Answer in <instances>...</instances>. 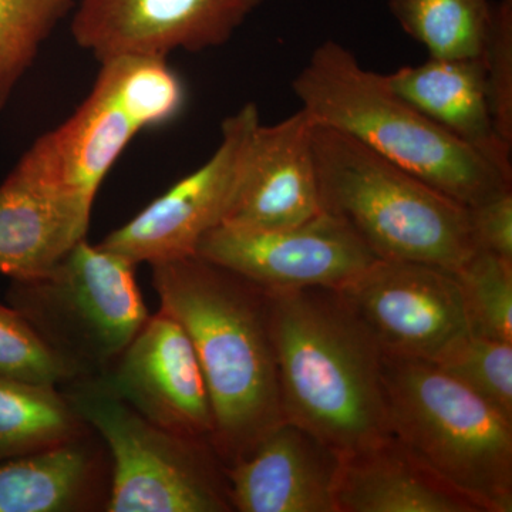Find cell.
<instances>
[{
  "label": "cell",
  "instance_id": "cell-5",
  "mask_svg": "<svg viewBox=\"0 0 512 512\" xmlns=\"http://www.w3.org/2000/svg\"><path fill=\"white\" fill-rule=\"evenodd\" d=\"M387 430L481 512L512 511V420L431 360L382 353Z\"/></svg>",
  "mask_w": 512,
  "mask_h": 512
},
{
  "label": "cell",
  "instance_id": "cell-7",
  "mask_svg": "<svg viewBox=\"0 0 512 512\" xmlns=\"http://www.w3.org/2000/svg\"><path fill=\"white\" fill-rule=\"evenodd\" d=\"M67 402L103 437L113 457L109 512H227V483L205 441L151 423L111 392L99 376L66 384Z\"/></svg>",
  "mask_w": 512,
  "mask_h": 512
},
{
  "label": "cell",
  "instance_id": "cell-1",
  "mask_svg": "<svg viewBox=\"0 0 512 512\" xmlns=\"http://www.w3.org/2000/svg\"><path fill=\"white\" fill-rule=\"evenodd\" d=\"M161 311L191 339L225 466L285 420L266 293L198 255L151 265Z\"/></svg>",
  "mask_w": 512,
  "mask_h": 512
},
{
  "label": "cell",
  "instance_id": "cell-17",
  "mask_svg": "<svg viewBox=\"0 0 512 512\" xmlns=\"http://www.w3.org/2000/svg\"><path fill=\"white\" fill-rule=\"evenodd\" d=\"M386 86L448 133L512 171L511 151L495 134L484 57H429L383 74Z\"/></svg>",
  "mask_w": 512,
  "mask_h": 512
},
{
  "label": "cell",
  "instance_id": "cell-23",
  "mask_svg": "<svg viewBox=\"0 0 512 512\" xmlns=\"http://www.w3.org/2000/svg\"><path fill=\"white\" fill-rule=\"evenodd\" d=\"M79 0H0V111L43 43Z\"/></svg>",
  "mask_w": 512,
  "mask_h": 512
},
{
  "label": "cell",
  "instance_id": "cell-25",
  "mask_svg": "<svg viewBox=\"0 0 512 512\" xmlns=\"http://www.w3.org/2000/svg\"><path fill=\"white\" fill-rule=\"evenodd\" d=\"M456 276L471 332L512 343V262L477 249Z\"/></svg>",
  "mask_w": 512,
  "mask_h": 512
},
{
  "label": "cell",
  "instance_id": "cell-9",
  "mask_svg": "<svg viewBox=\"0 0 512 512\" xmlns=\"http://www.w3.org/2000/svg\"><path fill=\"white\" fill-rule=\"evenodd\" d=\"M336 291L386 355L434 362L471 332L456 272L440 266L376 259Z\"/></svg>",
  "mask_w": 512,
  "mask_h": 512
},
{
  "label": "cell",
  "instance_id": "cell-12",
  "mask_svg": "<svg viewBox=\"0 0 512 512\" xmlns=\"http://www.w3.org/2000/svg\"><path fill=\"white\" fill-rule=\"evenodd\" d=\"M92 210L37 138L0 184V274L20 282L45 275L86 239Z\"/></svg>",
  "mask_w": 512,
  "mask_h": 512
},
{
  "label": "cell",
  "instance_id": "cell-19",
  "mask_svg": "<svg viewBox=\"0 0 512 512\" xmlns=\"http://www.w3.org/2000/svg\"><path fill=\"white\" fill-rule=\"evenodd\" d=\"M82 439L2 461L0 512L83 510L93 493L94 460Z\"/></svg>",
  "mask_w": 512,
  "mask_h": 512
},
{
  "label": "cell",
  "instance_id": "cell-11",
  "mask_svg": "<svg viewBox=\"0 0 512 512\" xmlns=\"http://www.w3.org/2000/svg\"><path fill=\"white\" fill-rule=\"evenodd\" d=\"M262 0H79L72 33L100 63L225 45Z\"/></svg>",
  "mask_w": 512,
  "mask_h": 512
},
{
  "label": "cell",
  "instance_id": "cell-15",
  "mask_svg": "<svg viewBox=\"0 0 512 512\" xmlns=\"http://www.w3.org/2000/svg\"><path fill=\"white\" fill-rule=\"evenodd\" d=\"M340 457L284 420L225 466L229 503L241 512H338Z\"/></svg>",
  "mask_w": 512,
  "mask_h": 512
},
{
  "label": "cell",
  "instance_id": "cell-21",
  "mask_svg": "<svg viewBox=\"0 0 512 512\" xmlns=\"http://www.w3.org/2000/svg\"><path fill=\"white\" fill-rule=\"evenodd\" d=\"M390 12L429 57L484 55L493 19L488 0H390Z\"/></svg>",
  "mask_w": 512,
  "mask_h": 512
},
{
  "label": "cell",
  "instance_id": "cell-27",
  "mask_svg": "<svg viewBox=\"0 0 512 512\" xmlns=\"http://www.w3.org/2000/svg\"><path fill=\"white\" fill-rule=\"evenodd\" d=\"M483 57L495 134L512 151V0L493 6Z\"/></svg>",
  "mask_w": 512,
  "mask_h": 512
},
{
  "label": "cell",
  "instance_id": "cell-6",
  "mask_svg": "<svg viewBox=\"0 0 512 512\" xmlns=\"http://www.w3.org/2000/svg\"><path fill=\"white\" fill-rule=\"evenodd\" d=\"M134 269L83 239L45 275L12 281L8 303L80 376H97L150 316Z\"/></svg>",
  "mask_w": 512,
  "mask_h": 512
},
{
  "label": "cell",
  "instance_id": "cell-26",
  "mask_svg": "<svg viewBox=\"0 0 512 512\" xmlns=\"http://www.w3.org/2000/svg\"><path fill=\"white\" fill-rule=\"evenodd\" d=\"M0 377L57 387L82 377L13 306L0 302Z\"/></svg>",
  "mask_w": 512,
  "mask_h": 512
},
{
  "label": "cell",
  "instance_id": "cell-22",
  "mask_svg": "<svg viewBox=\"0 0 512 512\" xmlns=\"http://www.w3.org/2000/svg\"><path fill=\"white\" fill-rule=\"evenodd\" d=\"M103 84L141 131L175 119L184 106V87L165 57L119 56L101 63Z\"/></svg>",
  "mask_w": 512,
  "mask_h": 512
},
{
  "label": "cell",
  "instance_id": "cell-28",
  "mask_svg": "<svg viewBox=\"0 0 512 512\" xmlns=\"http://www.w3.org/2000/svg\"><path fill=\"white\" fill-rule=\"evenodd\" d=\"M477 249L512 262V190L468 208Z\"/></svg>",
  "mask_w": 512,
  "mask_h": 512
},
{
  "label": "cell",
  "instance_id": "cell-13",
  "mask_svg": "<svg viewBox=\"0 0 512 512\" xmlns=\"http://www.w3.org/2000/svg\"><path fill=\"white\" fill-rule=\"evenodd\" d=\"M97 376L151 423L211 446L214 414L200 362L187 332L167 312L148 316L116 362Z\"/></svg>",
  "mask_w": 512,
  "mask_h": 512
},
{
  "label": "cell",
  "instance_id": "cell-3",
  "mask_svg": "<svg viewBox=\"0 0 512 512\" xmlns=\"http://www.w3.org/2000/svg\"><path fill=\"white\" fill-rule=\"evenodd\" d=\"M301 109L471 208L512 190V171L448 133L393 93L383 74L328 40L293 79Z\"/></svg>",
  "mask_w": 512,
  "mask_h": 512
},
{
  "label": "cell",
  "instance_id": "cell-20",
  "mask_svg": "<svg viewBox=\"0 0 512 512\" xmlns=\"http://www.w3.org/2000/svg\"><path fill=\"white\" fill-rule=\"evenodd\" d=\"M84 427L57 387L0 377V463L82 439Z\"/></svg>",
  "mask_w": 512,
  "mask_h": 512
},
{
  "label": "cell",
  "instance_id": "cell-16",
  "mask_svg": "<svg viewBox=\"0 0 512 512\" xmlns=\"http://www.w3.org/2000/svg\"><path fill=\"white\" fill-rule=\"evenodd\" d=\"M338 512H481L394 437L340 457Z\"/></svg>",
  "mask_w": 512,
  "mask_h": 512
},
{
  "label": "cell",
  "instance_id": "cell-8",
  "mask_svg": "<svg viewBox=\"0 0 512 512\" xmlns=\"http://www.w3.org/2000/svg\"><path fill=\"white\" fill-rule=\"evenodd\" d=\"M195 255L264 292L339 289L379 259L345 221L326 211L292 227L218 225Z\"/></svg>",
  "mask_w": 512,
  "mask_h": 512
},
{
  "label": "cell",
  "instance_id": "cell-10",
  "mask_svg": "<svg viewBox=\"0 0 512 512\" xmlns=\"http://www.w3.org/2000/svg\"><path fill=\"white\" fill-rule=\"evenodd\" d=\"M259 123L255 104H245L227 117L221 127L220 146L210 160L107 235L99 247L136 266L197 254L201 239L227 215L249 138Z\"/></svg>",
  "mask_w": 512,
  "mask_h": 512
},
{
  "label": "cell",
  "instance_id": "cell-18",
  "mask_svg": "<svg viewBox=\"0 0 512 512\" xmlns=\"http://www.w3.org/2000/svg\"><path fill=\"white\" fill-rule=\"evenodd\" d=\"M140 128L100 82L56 130L43 134L64 181L87 201L97 191Z\"/></svg>",
  "mask_w": 512,
  "mask_h": 512
},
{
  "label": "cell",
  "instance_id": "cell-14",
  "mask_svg": "<svg viewBox=\"0 0 512 512\" xmlns=\"http://www.w3.org/2000/svg\"><path fill=\"white\" fill-rule=\"evenodd\" d=\"M313 128L315 121L303 109L272 126H256L222 225L292 227L323 211Z\"/></svg>",
  "mask_w": 512,
  "mask_h": 512
},
{
  "label": "cell",
  "instance_id": "cell-2",
  "mask_svg": "<svg viewBox=\"0 0 512 512\" xmlns=\"http://www.w3.org/2000/svg\"><path fill=\"white\" fill-rule=\"evenodd\" d=\"M265 293L285 420L339 457L389 437L382 350L338 291Z\"/></svg>",
  "mask_w": 512,
  "mask_h": 512
},
{
  "label": "cell",
  "instance_id": "cell-24",
  "mask_svg": "<svg viewBox=\"0 0 512 512\" xmlns=\"http://www.w3.org/2000/svg\"><path fill=\"white\" fill-rule=\"evenodd\" d=\"M434 363L512 420L511 342L468 332Z\"/></svg>",
  "mask_w": 512,
  "mask_h": 512
},
{
  "label": "cell",
  "instance_id": "cell-4",
  "mask_svg": "<svg viewBox=\"0 0 512 512\" xmlns=\"http://www.w3.org/2000/svg\"><path fill=\"white\" fill-rule=\"evenodd\" d=\"M313 154L323 211L377 258L456 272L477 251L467 207L355 138L315 123Z\"/></svg>",
  "mask_w": 512,
  "mask_h": 512
}]
</instances>
